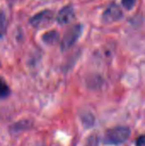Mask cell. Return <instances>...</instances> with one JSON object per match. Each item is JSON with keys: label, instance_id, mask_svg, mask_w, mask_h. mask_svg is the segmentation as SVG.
<instances>
[{"label": "cell", "instance_id": "obj_8", "mask_svg": "<svg viewBox=\"0 0 145 146\" xmlns=\"http://www.w3.org/2000/svg\"><path fill=\"white\" fill-rule=\"evenodd\" d=\"M7 28V20L4 13L0 12V38L4 35Z\"/></svg>", "mask_w": 145, "mask_h": 146}, {"label": "cell", "instance_id": "obj_7", "mask_svg": "<svg viewBox=\"0 0 145 146\" xmlns=\"http://www.w3.org/2000/svg\"><path fill=\"white\" fill-rule=\"evenodd\" d=\"M10 94V89L6 81L0 77V99L7 98Z\"/></svg>", "mask_w": 145, "mask_h": 146}, {"label": "cell", "instance_id": "obj_4", "mask_svg": "<svg viewBox=\"0 0 145 146\" xmlns=\"http://www.w3.org/2000/svg\"><path fill=\"white\" fill-rule=\"evenodd\" d=\"M122 17V12L116 3L110 4L103 15V20L105 23H112L119 21Z\"/></svg>", "mask_w": 145, "mask_h": 146}, {"label": "cell", "instance_id": "obj_6", "mask_svg": "<svg viewBox=\"0 0 145 146\" xmlns=\"http://www.w3.org/2000/svg\"><path fill=\"white\" fill-rule=\"evenodd\" d=\"M43 41L44 43H46L47 44H56L60 38V35L58 33V32L56 31H50L44 34V36L42 37Z\"/></svg>", "mask_w": 145, "mask_h": 146}, {"label": "cell", "instance_id": "obj_9", "mask_svg": "<svg viewBox=\"0 0 145 146\" xmlns=\"http://www.w3.org/2000/svg\"><path fill=\"white\" fill-rule=\"evenodd\" d=\"M84 146H99V138L97 134H91L89 136Z\"/></svg>", "mask_w": 145, "mask_h": 146}, {"label": "cell", "instance_id": "obj_10", "mask_svg": "<svg viewBox=\"0 0 145 146\" xmlns=\"http://www.w3.org/2000/svg\"><path fill=\"white\" fill-rule=\"evenodd\" d=\"M136 3V0H122V5L126 9H132Z\"/></svg>", "mask_w": 145, "mask_h": 146}, {"label": "cell", "instance_id": "obj_2", "mask_svg": "<svg viewBox=\"0 0 145 146\" xmlns=\"http://www.w3.org/2000/svg\"><path fill=\"white\" fill-rule=\"evenodd\" d=\"M81 33H82V26L80 24L74 25L70 29H68L65 33L62 41L61 43L62 50L65 51L70 49L75 44L78 38L80 37Z\"/></svg>", "mask_w": 145, "mask_h": 146}, {"label": "cell", "instance_id": "obj_3", "mask_svg": "<svg viewBox=\"0 0 145 146\" xmlns=\"http://www.w3.org/2000/svg\"><path fill=\"white\" fill-rule=\"evenodd\" d=\"M54 21V14L50 10H43L31 18L30 23L36 28H44L50 25Z\"/></svg>", "mask_w": 145, "mask_h": 146}, {"label": "cell", "instance_id": "obj_5", "mask_svg": "<svg viewBox=\"0 0 145 146\" xmlns=\"http://www.w3.org/2000/svg\"><path fill=\"white\" fill-rule=\"evenodd\" d=\"M74 17V11L72 6H66L62 9L56 16V21L61 25H66L69 23Z\"/></svg>", "mask_w": 145, "mask_h": 146}, {"label": "cell", "instance_id": "obj_11", "mask_svg": "<svg viewBox=\"0 0 145 146\" xmlns=\"http://www.w3.org/2000/svg\"><path fill=\"white\" fill-rule=\"evenodd\" d=\"M136 146H145V134L138 138L136 141Z\"/></svg>", "mask_w": 145, "mask_h": 146}, {"label": "cell", "instance_id": "obj_1", "mask_svg": "<svg viewBox=\"0 0 145 146\" xmlns=\"http://www.w3.org/2000/svg\"><path fill=\"white\" fill-rule=\"evenodd\" d=\"M131 135V131L126 127H116L109 129L103 139V143L106 145H120L126 142Z\"/></svg>", "mask_w": 145, "mask_h": 146}]
</instances>
